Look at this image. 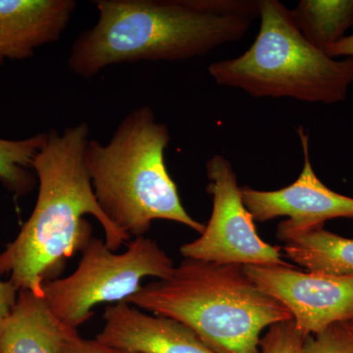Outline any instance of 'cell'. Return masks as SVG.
Segmentation results:
<instances>
[{
    "mask_svg": "<svg viewBox=\"0 0 353 353\" xmlns=\"http://www.w3.org/2000/svg\"><path fill=\"white\" fill-rule=\"evenodd\" d=\"M174 268L173 260L152 239H134L126 252L116 253L103 240L92 238L76 270L46 282L43 296L57 319L78 331L94 316L95 306L126 301L143 287V279L168 278Z\"/></svg>",
    "mask_w": 353,
    "mask_h": 353,
    "instance_id": "8992f818",
    "label": "cell"
},
{
    "mask_svg": "<svg viewBox=\"0 0 353 353\" xmlns=\"http://www.w3.org/2000/svg\"><path fill=\"white\" fill-rule=\"evenodd\" d=\"M246 275L289 309L305 336L353 319V277L297 270L294 266H243Z\"/></svg>",
    "mask_w": 353,
    "mask_h": 353,
    "instance_id": "ba28073f",
    "label": "cell"
},
{
    "mask_svg": "<svg viewBox=\"0 0 353 353\" xmlns=\"http://www.w3.org/2000/svg\"><path fill=\"white\" fill-rule=\"evenodd\" d=\"M34 162L39 182L36 205L15 240L0 253V276L18 290L43 296V285L57 280L67 260L82 252L92 239L85 219L94 216L103 229L106 245L113 252L131 240L106 217L95 199L85 152L90 126L81 122L63 132L50 129Z\"/></svg>",
    "mask_w": 353,
    "mask_h": 353,
    "instance_id": "7a4b0ae2",
    "label": "cell"
},
{
    "mask_svg": "<svg viewBox=\"0 0 353 353\" xmlns=\"http://www.w3.org/2000/svg\"><path fill=\"white\" fill-rule=\"evenodd\" d=\"M308 336L297 330L292 319L272 325L260 341V353H306Z\"/></svg>",
    "mask_w": 353,
    "mask_h": 353,
    "instance_id": "2e32d148",
    "label": "cell"
},
{
    "mask_svg": "<svg viewBox=\"0 0 353 353\" xmlns=\"http://www.w3.org/2000/svg\"><path fill=\"white\" fill-rule=\"evenodd\" d=\"M348 324H350V326L352 327V328L353 329V319L352 320V321L348 322Z\"/></svg>",
    "mask_w": 353,
    "mask_h": 353,
    "instance_id": "44dd1931",
    "label": "cell"
},
{
    "mask_svg": "<svg viewBox=\"0 0 353 353\" xmlns=\"http://www.w3.org/2000/svg\"><path fill=\"white\" fill-rule=\"evenodd\" d=\"M97 23L74 41L70 71L92 78L115 64L185 61L240 41L259 0H97Z\"/></svg>",
    "mask_w": 353,
    "mask_h": 353,
    "instance_id": "6da1fadb",
    "label": "cell"
},
{
    "mask_svg": "<svg viewBox=\"0 0 353 353\" xmlns=\"http://www.w3.org/2000/svg\"><path fill=\"white\" fill-rule=\"evenodd\" d=\"M65 353H139L131 350H120L108 347L97 340H88L79 334L78 331H72L65 345Z\"/></svg>",
    "mask_w": 353,
    "mask_h": 353,
    "instance_id": "ac0fdd59",
    "label": "cell"
},
{
    "mask_svg": "<svg viewBox=\"0 0 353 353\" xmlns=\"http://www.w3.org/2000/svg\"><path fill=\"white\" fill-rule=\"evenodd\" d=\"M72 330L64 326L43 296L20 290L15 305L0 320V353H65Z\"/></svg>",
    "mask_w": 353,
    "mask_h": 353,
    "instance_id": "7c38bea8",
    "label": "cell"
},
{
    "mask_svg": "<svg viewBox=\"0 0 353 353\" xmlns=\"http://www.w3.org/2000/svg\"><path fill=\"white\" fill-rule=\"evenodd\" d=\"M260 28L241 57L209 66L215 82L253 97L334 104L353 83V57L338 60L312 46L279 0H259Z\"/></svg>",
    "mask_w": 353,
    "mask_h": 353,
    "instance_id": "5b68a950",
    "label": "cell"
},
{
    "mask_svg": "<svg viewBox=\"0 0 353 353\" xmlns=\"http://www.w3.org/2000/svg\"><path fill=\"white\" fill-rule=\"evenodd\" d=\"M48 132L12 141L0 139V183L16 196H24L36 185L32 162L43 148Z\"/></svg>",
    "mask_w": 353,
    "mask_h": 353,
    "instance_id": "9a60e30c",
    "label": "cell"
},
{
    "mask_svg": "<svg viewBox=\"0 0 353 353\" xmlns=\"http://www.w3.org/2000/svg\"><path fill=\"white\" fill-rule=\"evenodd\" d=\"M299 134L304 164L296 182L278 190L241 188L243 203L255 221L288 217L277 229L278 238L285 243L320 229L326 221L353 218L352 197L334 192L320 181L311 165L308 134L303 127L299 128Z\"/></svg>",
    "mask_w": 353,
    "mask_h": 353,
    "instance_id": "9c48e42d",
    "label": "cell"
},
{
    "mask_svg": "<svg viewBox=\"0 0 353 353\" xmlns=\"http://www.w3.org/2000/svg\"><path fill=\"white\" fill-rule=\"evenodd\" d=\"M212 196L210 219L199 238L181 246L185 259L241 266H285L282 248L269 245L257 234L254 219L245 208L232 164L216 154L206 163Z\"/></svg>",
    "mask_w": 353,
    "mask_h": 353,
    "instance_id": "52a82bcc",
    "label": "cell"
},
{
    "mask_svg": "<svg viewBox=\"0 0 353 353\" xmlns=\"http://www.w3.org/2000/svg\"><path fill=\"white\" fill-rule=\"evenodd\" d=\"M171 134L150 106L125 116L108 143L90 139L85 152L95 199L114 226L130 238L143 236L153 221L168 220L202 234L205 225L183 208L167 171Z\"/></svg>",
    "mask_w": 353,
    "mask_h": 353,
    "instance_id": "277c9868",
    "label": "cell"
},
{
    "mask_svg": "<svg viewBox=\"0 0 353 353\" xmlns=\"http://www.w3.org/2000/svg\"><path fill=\"white\" fill-rule=\"evenodd\" d=\"M290 14L304 38L326 52L353 27V0H301Z\"/></svg>",
    "mask_w": 353,
    "mask_h": 353,
    "instance_id": "5bb4252c",
    "label": "cell"
},
{
    "mask_svg": "<svg viewBox=\"0 0 353 353\" xmlns=\"http://www.w3.org/2000/svg\"><path fill=\"white\" fill-rule=\"evenodd\" d=\"M19 290L10 281L0 279V320L6 317L15 305Z\"/></svg>",
    "mask_w": 353,
    "mask_h": 353,
    "instance_id": "d6986e66",
    "label": "cell"
},
{
    "mask_svg": "<svg viewBox=\"0 0 353 353\" xmlns=\"http://www.w3.org/2000/svg\"><path fill=\"white\" fill-rule=\"evenodd\" d=\"M282 250L305 271L353 277V239L320 228L287 241Z\"/></svg>",
    "mask_w": 353,
    "mask_h": 353,
    "instance_id": "4fadbf2b",
    "label": "cell"
},
{
    "mask_svg": "<svg viewBox=\"0 0 353 353\" xmlns=\"http://www.w3.org/2000/svg\"><path fill=\"white\" fill-rule=\"evenodd\" d=\"M306 353H353V329L348 323H338L308 336Z\"/></svg>",
    "mask_w": 353,
    "mask_h": 353,
    "instance_id": "e0dca14e",
    "label": "cell"
},
{
    "mask_svg": "<svg viewBox=\"0 0 353 353\" xmlns=\"http://www.w3.org/2000/svg\"><path fill=\"white\" fill-rule=\"evenodd\" d=\"M103 319L95 340L108 347L139 353H217L182 323L125 301L108 306Z\"/></svg>",
    "mask_w": 353,
    "mask_h": 353,
    "instance_id": "30bf717a",
    "label": "cell"
},
{
    "mask_svg": "<svg viewBox=\"0 0 353 353\" xmlns=\"http://www.w3.org/2000/svg\"><path fill=\"white\" fill-rule=\"evenodd\" d=\"M77 6L74 0H0V66L59 41Z\"/></svg>",
    "mask_w": 353,
    "mask_h": 353,
    "instance_id": "8fae6325",
    "label": "cell"
},
{
    "mask_svg": "<svg viewBox=\"0 0 353 353\" xmlns=\"http://www.w3.org/2000/svg\"><path fill=\"white\" fill-rule=\"evenodd\" d=\"M330 57L336 58L340 57H353V34L345 37L331 48L326 50Z\"/></svg>",
    "mask_w": 353,
    "mask_h": 353,
    "instance_id": "ffe728a7",
    "label": "cell"
},
{
    "mask_svg": "<svg viewBox=\"0 0 353 353\" xmlns=\"http://www.w3.org/2000/svg\"><path fill=\"white\" fill-rule=\"evenodd\" d=\"M125 303L182 323L217 353H260L262 332L292 319L289 309L257 287L243 266L190 259Z\"/></svg>",
    "mask_w": 353,
    "mask_h": 353,
    "instance_id": "3957f363",
    "label": "cell"
}]
</instances>
